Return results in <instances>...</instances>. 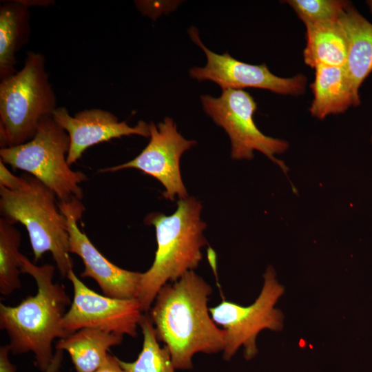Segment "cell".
Masks as SVG:
<instances>
[{
    "label": "cell",
    "instance_id": "cell-1",
    "mask_svg": "<svg viewBox=\"0 0 372 372\" xmlns=\"http://www.w3.org/2000/svg\"><path fill=\"white\" fill-rule=\"evenodd\" d=\"M211 293V285L190 271L165 285L149 310L156 338L168 349L176 369H192L196 353L224 350L226 333L207 306Z\"/></svg>",
    "mask_w": 372,
    "mask_h": 372
},
{
    "label": "cell",
    "instance_id": "cell-2",
    "mask_svg": "<svg viewBox=\"0 0 372 372\" xmlns=\"http://www.w3.org/2000/svg\"><path fill=\"white\" fill-rule=\"evenodd\" d=\"M20 259L21 272L33 278L37 291L17 306L0 303V327L9 337L11 352H32L35 365L44 372L54 358L53 341L68 335L63 321L72 301L65 287L54 282V265L37 266L22 254Z\"/></svg>",
    "mask_w": 372,
    "mask_h": 372
},
{
    "label": "cell",
    "instance_id": "cell-3",
    "mask_svg": "<svg viewBox=\"0 0 372 372\" xmlns=\"http://www.w3.org/2000/svg\"><path fill=\"white\" fill-rule=\"evenodd\" d=\"M201 209L200 202L188 196L178 200L172 214L154 212L145 218L146 225L155 227L157 248L152 266L142 273L136 299L143 313L149 311L165 285L194 271L201 261V249L207 244Z\"/></svg>",
    "mask_w": 372,
    "mask_h": 372
},
{
    "label": "cell",
    "instance_id": "cell-4",
    "mask_svg": "<svg viewBox=\"0 0 372 372\" xmlns=\"http://www.w3.org/2000/svg\"><path fill=\"white\" fill-rule=\"evenodd\" d=\"M21 187L10 190L0 187L2 217L12 224L20 223L28 233L34 261L50 252L63 277L72 269L65 216L56 195L32 175L25 173Z\"/></svg>",
    "mask_w": 372,
    "mask_h": 372
},
{
    "label": "cell",
    "instance_id": "cell-5",
    "mask_svg": "<svg viewBox=\"0 0 372 372\" xmlns=\"http://www.w3.org/2000/svg\"><path fill=\"white\" fill-rule=\"evenodd\" d=\"M45 63L42 54L28 52L21 70L1 81V148L30 141L41 121L56 109Z\"/></svg>",
    "mask_w": 372,
    "mask_h": 372
},
{
    "label": "cell",
    "instance_id": "cell-6",
    "mask_svg": "<svg viewBox=\"0 0 372 372\" xmlns=\"http://www.w3.org/2000/svg\"><path fill=\"white\" fill-rule=\"evenodd\" d=\"M70 137L52 116L43 118L37 132L21 145L1 148L0 160L13 169L28 173L54 193L59 201L73 198L81 200L83 192L79 184L86 175L74 171L67 162Z\"/></svg>",
    "mask_w": 372,
    "mask_h": 372
},
{
    "label": "cell",
    "instance_id": "cell-7",
    "mask_svg": "<svg viewBox=\"0 0 372 372\" xmlns=\"http://www.w3.org/2000/svg\"><path fill=\"white\" fill-rule=\"evenodd\" d=\"M262 290L253 304L244 307L223 300L209 308L210 315L226 333L223 358L229 360L241 347L244 357L251 360L258 353L256 340L258 333L265 329L280 331L283 327V314L275 308L284 293L273 268L269 266L263 275Z\"/></svg>",
    "mask_w": 372,
    "mask_h": 372
},
{
    "label": "cell",
    "instance_id": "cell-8",
    "mask_svg": "<svg viewBox=\"0 0 372 372\" xmlns=\"http://www.w3.org/2000/svg\"><path fill=\"white\" fill-rule=\"evenodd\" d=\"M200 101L205 112L229 136L233 159L251 160L254 157V151L257 150L287 174L288 167L276 156L287 151L289 143L266 136L260 131L254 121L257 105L248 92L227 89L222 90L218 97L202 95Z\"/></svg>",
    "mask_w": 372,
    "mask_h": 372
},
{
    "label": "cell",
    "instance_id": "cell-9",
    "mask_svg": "<svg viewBox=\"0 0 372 372\" xmlns=\"http://www.w3.org/2000/svg\"><path fill=\"white\" fill-rule=\"evenodd\" d=\"M67 278L74 291L63 321L68 335L83 328H94L132 338L137 336L138 326L144 313L137 299L100 295L80 280L73 269L68 272Z\"/></svg>",
    "mask_w": 372,
    "mask_h": 372
},
{
    "label": "cell",
    "instance_id": "cell-10",
    "mask_svg": "<svg viewBox=\"0 0 372 372\" xmlns=\"http://www.w3.org/2000/svg\"><path fill=\"white\" fill-rule=\"evenodd\" d=\"M188 33L191 39L204 51L207 58L204 67H194L189 70L192 78L198 81H212L222 90L255 87L291 96L301 95L305 92L307 78L304 75L297 74L290 78L278 76L269 71L265 63L249 64L236 60L227 52L218 54L211 51L201 41L195 27H191Z\"/></svg>",
    "mask_w": 372,
    "mask_h": 372
},
{
    "label": "cell",
    "instance_id": "cell-11",
    "mask_svg": "<svg viewBox=\"0 0 372 372\" xmlns=\"http://www.w3.org/2000/svg\"><path fill=\"white\" fill-rule=\"evenodd\" d=\"M150 140L141 152L132 160L100 172H116L134 168L149 175L164 186L163 196L174 200L188 197L183 183L180 160L182 154L196 144L194 140L185 138L177 130L172 118L166 117L162 122L149 123Z\"/></svg>",
    "mask_w": 372,
    "mask_h": 372
},
{
    "label": "cell",
    "instance_id": "cell-12",
    "mask_svg": "<svg viewBox=\"0 0 372 372\" xmlns=\"http://www.w3.org/2000/svg\"><path fill=\"white\" fill-rule=\"evenodd\" d=\"M58 205L67 220L70 253L79 256L85 267L81 276L92 278L105 296L136 299L142 273L122 269L110 262L80 230L77 222L85 210L81 200L73 198L59 201Z\"/></svg>",
    "mask_w": 372,
    "mask_h": 372
},
{
    "label": "cell",
    "instance_id": "cell-13",
    "mask_svg": "<svg viewBox=\"0 0 372 372\" xmlns=\"http://www.w3.org/2000/svg\"><path fill=\"white\" fill-rule=\"evenodd\" d=\"M54 121L69 135L70 144L67 162L76 163L90 147L132 134L149 137V123L141 120L135 126L119 121L112 112L99 108L84 110L71 116L65 107H56Z\"/></svg>",
    "mask_w": 372,
    "mask_h": 372
},
{
    "label": "cell",
    "instance_id": "cell-14",
    "mask_svg": "<svg viewBox=\"0 0 372 372\" xmlns=\"http://www.w3.org/2000/svg\"><path fill=\"white\" fill-rule=\"evenodd\" d=\"M315 71V79L311 85L313 99L309 108L313 116L324 119L360 104V95L355 91L344 66L320 65Z\"/></svg>",
    "mask_w": 372,
    "mask_h": 372
},
{
    "label": "cell",
    "instance_id": "cell-15",
    "mask_svg": "<svg viewBox=\"0 0 372 372\" xmlns=\"http://www.w3.org/2000/svg\"><path fill=\"white\" fill-rule=\"evenodd\" d=\"M349 44L344 68L356 93L372 71V23L351 5L340 17Z\"/></svg>",
    "mask_w": 372,
    "mask_h": 372
},
{
    "label": "cell",
    "instance_id": "cell-16",
    "mask_svg": "<svg viewBox=\"0 0 372 372\" xmlns=\"http://www.w3.org/2000/svg\"><path fill=\"white\" fill-rule=\"evenodd\" d=\"M122 341V335L83 328L59 339L55 348L68 353L76 372H93L105 361L109 349Z\"/></svg>",
    "mask_w": 372,
    "mask_h": 372
},
{
    "label": "cell",
    "instance_id": "cell-17",
    "mask_svg": "<svg viewBox=\"0 0 372 372\" xmlns=\"http://www.w3.org/2000/svg\"><path fill=\"white\" fill-rule=\"evenodd\" d=\"M29 6L25 1H7L0 6V79L14 74L16 54L30 34Z\"/></svg>",
    "mask_w": 372,
    "mask_h": 372
},
{
    "label": "cell",
    "instance_id": "cell-18",
    "mask_svg": "<svg viewBox=\"0 0 372 372\" xmlns=\"http://www.w3.org/2000/svg\"><path fill=\"white\" fill-rule=\"evenodd\" d=\"M305 26L307 44L303 52L305 63L314 69L320 65L344 66L349 44L340 18Z\"/></svg>",
    "mask_w": 372,
    "mask_h": 372
},
{
    "label": "cell",
    "instance_id": "cell-19",
    "mask_svg": "<svg viewBox=\"0 0 372 372\" xmlns=\"http://www.w3.org/2000/svg\"><path fill=\"white\" fill-rule=\"evenodd\" d=\"M139 326L143 335L142 349L134 362L118 358L121 367L126 372H174L170 353L166 346H160L147 313H143Z\"/></svg>",
    "mask_w": 372,
    "mask_h": 372
},
{
    "label": "cell",
    "instance_id": "cell-20",
    "mask_svg": "<svg viewBox=\"0 0 372 372\" xmlns=\"http://www.w3.org/2000/svg\"><path fill=\"white\" fill-rule=\"evenodd\" d=\"M20 231L4 218H0V293L4 296L21 287Z\"/></svg>",
    "mask_w": 372,
    "mask_h": 372
},
{
    "label": "cell",
    "instance_id": "cell-21",
    "mask_svg": "<svg viewBox=\"0 0 372 372\" xmlns=\"http://www.w3.org/2000/svg\"><path fill=\"white\" fill-rule=\"evenodd\" d=\"M305 25L338 19L351 5L342 0H288Z\"/></svg>",
    "mask_w": 372,
    "mask_h": 372
},
{
    "label": "cell",
    "instance_id": "cell-22",
    "mask_svg": "<svg viewBox=\"0 0 372 372\" xmlns=\"http://www.w3.org/2000/svg\"><path fill=\"white\" fill-rule=\"evenodd\" d=\"M23 178L21 176L12 174L6 167L5 163L0 160V187L10 190H15L21 187Z\"/></svg>",
    "mask_w": 372,
    "mask_h": 372
},
{
    "label": "cell",
    "instance_id": "cell-23",
    "mask_svg": "<svg viewBox=\"0 0 372 372\" xmlns=\"http://www.w3.org/2000/svg\"><path fill=\"white\" fill-rule=\"evenodd\" d=\"M11 352L10 345L6 344L0 347V372H16L17 367L9 358Z\"/></svg>",
    "mask_w": 372,
    "mask_h": 372
},
{
    "label": "cell",
    "instance_id": "cell-24",
    "mask_svg": "<svg viewBox=\"0 0 372 372\" xmlns=\"http://www.w3.org/2000/svg\"><path fill=\"white\" fill-rule=\"evenodd\" d=\"M93 372H126L120 365L118 358L108 354L103 364Z\"/></svg>",
    "mask_w": 372,
    "mask_h": 372
},
{
    "label": "cell",
    "instance_id": "cell-25",
    "mask_svg": "<svg viewBox=\"0 0 372 372\" xmlns=\"http://www.w3.org/2000/svg\"><path fill=\"white\" fill-rule=\"evenodd\" d=\"M63 351L56 350L51 364L44 372H58L63 360Z\"/></svg>",
    "mask_w": 372,
    "mask_h": 372
},
{
    "label": "cell",
    "instance_id": "cell-26",
    "mask_svg": "<svg viewBox=\"0 0 372 372\" xmlns=\"http://www.w3.org/2000/svg\"><path fill=\"white\" fill-rule=\"evenodd\" d=\"M369 4L371 6V8L372 9V1H369Z\"/></svg>",
    "mask_w": 372,
    "mask_h": 372
},
{
    "label": "cell",
    "instance_id": "cell-27",
    "mask_svg": "<svg viewBox=\"0 0 372 372\" xmlns=\"http://www.w3.org/2000/svg\"><path fill=\"white\" fill-rule=\"evenodd\" d=\"M371 143H372V136H371Z\"/></svg>",
    "mask_w": 372,
    "mask_h": 372
}]
</instances>
